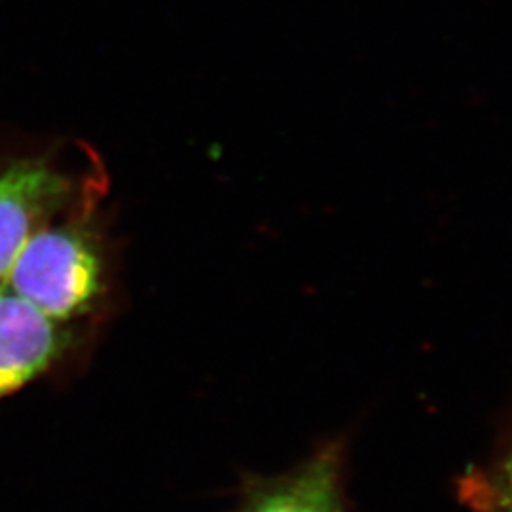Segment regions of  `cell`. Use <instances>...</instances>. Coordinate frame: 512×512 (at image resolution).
I'll list each match as a JSON object with an SVG mask.
<instances>
[{
  "mask_svg": "<svg viewBox=\"0 0 512 512\" xmlns=\"http://www.w3.org/2000/svg\"><path fill=\"white\" fill-rule=\"evenodd\" d=\"M2 285L65 323L90 310L101 293V258L82 230L44 226L25 241Z\"/></svg>",
  "mask_w": 512,
  "mask_h": 512,
  "instance_id": "cell-1",
  "label": "cell"
},
{
  "mask_svg": "<svg viewBox=\"0 0 512 512\" xmlns=\"http://www.w3.org/2000/svg\"><path fill=\"white\" fill-rule=\"evenodd\" d=\"M71 184L40 160L0 169V285L25 241L67 202Z\"/></svg>",
  "mask_w": 512,
  "mask_h": 512,
  "instance_id": "cell-2",
  "label": "cell"
},
{
  "mask_svg": "<svg viewBox=\"0 0 512 512\" xmlns=\"http://www.w3.org/2000/svg\"><path fill=\"white\" fill-rule=\"evenodd\" d=\"M50 317L0 285V399L54 363L67 336Z\"/></svg>",
  "mask_w": 512,
  "mask_h": 512,
  "instance_id": "cell-3",
  "label": "cell"
},
{
  "mask_svg": "<svg viewBox=\"0 0 512 512\" xmlns=\"http://www.w3.org/2000/svg\"><path fill=\"white\" fill-rule=\"evenodd\" d=\"M239 512H344L340 444H329L291 475L262 486Z\"/></svg>",
  "mask_w": 512,
  "mask_h": 512,
  "instance_id": "cell-4",
  "label": "cell"
},
{
  "mask_svg": "<svg viewBox=\"0 0 512 512\" xmlns=\"http://www.w3.org/2000/svg\"><path fill=\"white\" fill-rule=\"evenodd\" d=\"M467 494L478 512H512V446L494 471L475 476Z\"/></svg>",
  "mask_w": 512,
  "mask_h": 512,
  "instance_id": "cell-5",
  "label": "cell"
}]
</instances>
